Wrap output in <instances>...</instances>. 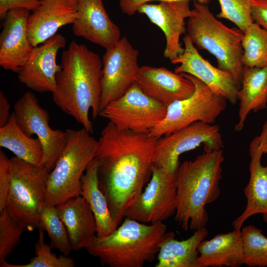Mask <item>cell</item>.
<instances>
[{
    "instance_id": "6da1fadb",
    "label": "cell",
    "mask_w": 267,
    "mask_h": 267,
    "mask_svg": "<svg viewBox=\"0 0 267 267\" xmlns=\"http://www.w3.org/2000/svg\"><path fill=\"white\" fill-rule=\"evenodd\" d=\"M156 140L149 134L120 129L110 122L101 133L94 157L99 186L117 226L151 178Z\"/></svg>"
},
{
    "instance_id": "7a4b0ae2",
    "label": "cell",
    "mask_w": 267,
    "mask_h": 267,
    "mask_svg": "<svg viewBox=\"0 0 267 267\" xmlns=\"http://www.w3.org/2000/svg\"><path fill=\"white\" fill-rule=\"evenodd\" d=\"M52 99L90 134L93 132L89 112L95 119L100 112L102 61L84 44L72 41L63 51Z\"/></svg>"
},
{
    "instance_id": "3957f363",
    "label": "cell",
    "mask_w": 267,
    "mask_h": 267,
    "mask_svg": "<svg viewBox=\"0 0 267 267\" xmlns=\"http://www.w3.org/2000/svg\"><path fill=\"white\" fill-rule=\"evenodd\" d=\"M222 149L204 152L179 164L176 172L177 207L175 220L182 229L205 227L209 217L205 206L220 194Z\"/></svg>"
},
{
    "instance_id": "277c9868",
    "label": "cell",
    "mask_w": 267,
    "mask_h": 267,
    "mask_svg": "<svg viewBox=\"0 0 267 267\" xmlns=\"http://www.w3.org/2000/svg\"><path fill=\"white\" fill-rule=\"evenodd\" d=\"M119 225L105 236L96 235L86 248L89 254L110 267H142L153 261L167 233L163 222L147 224L124 218Z\"/></svg>"
},
{
    "instance_id": "5b68a950",
    "label": "cell",
    "mask_w": 267,
    "mask_h": 267,
    "mask_svg": "<svg viewBox=\"0 0 267 267\" xmlns=\"http://www.w3.org/2000/svg\"><path fill=\"white\" fill-rule=\"evenodd\" d=\"M186 31L192 43L216 58L218 68L230 72L239 89L244 66L241 61L243 32L218 20L207 4L193 0Z\"/></svg>"
},
{
    "instance_id": "8992f818",
    "label": "cell",
    "mask_w": 267,
    "mask_h": 267,
    "mask_svg": "<svg viewBox=\"0 0 267 267\" xmlns=\"http://www.w3.org/2000/svg\"><path fill=\"white\" fill-rule=\"evenodd\" d=\"M66 131L65 145L49 174L46 205L57 206L81 195L82 177L98 148V140L84 128Z\"/></svg>"
},
{
    "instance_id": "52a82bcc",
    "label": "cell",
    "mask_w": 267,
    "mask_h": 267,
    "mask_svg": "<svg viewBox=\"0 0 267 267\" xmlns=\"http://www.w3.org/2000/svg\"><path fill=\"white\" fill-rule=\"evenodd\" d=\"M10 185L6 208L26 230L40 227L49 172L17 157L9 159Z\"/></svg>"
},
{
    "instance_id": "ba28073f",
    "label": "cell",
    "mask_w": 267,
    "mask_h": 267,
    "mask_svg": "<svg viewBox=\"0 0 267 267\" xmlns=\"http://www.w3.org/2000/svg\"><path fill=\"white\" fill-rule=\"evenodd\" d=\"M180 74L193 82L195 91L189 97L167 107L164 119L149 133L156 139L195 122L214 124L226 108L227 100L224 97L216 94L197 78L186 73Z\"/></svg>"
},
{
    "instance_id": "9c48e42d",
    "label": "cell",
    "mask_w": 267,
    "mask_h": 267,
    "mask_svg": "<svg viewBox=\"0 0 267 267\" xmlns=\"http://www.w3.org/2000/svg\"><path fill=\"white\" fill-rule=\"evenodd\" d=\"M167 107L144 93L134 82L119 98L108 103L99 116L118 128L149 134L164 119Z\"/></svg>"
},
{
    "instance_id": "30bf717a",
    "label": "cell",
    "mask_w": 267,
    "mask_h": 267,
    "mask_svg": "<svg viewBox=\"0 0 267 267\" xmlns=\"http://www.w3.org/2000/svg\"><path fill=\"white\" fill-rule=\"evenodd\" d=\"M201 144L204 152L222 149L223 142L218 125L197 121L157 139L153 164L176 174L179 156Z\"/></svg>"
},
{
    "instance_id": "8fae6325",
    "label": "cell",
    "mask_w": 267,
    "mask_h": 267,
    "mask_svg": "<svg viewBox=\"0 0 267 267\" xmlns=\"http://www.w3.org/2000/svg\"><path fill=\"white\" fill-rule=\"evenodd\" d=\"M177 189L176 173L153 164L149 182L126 209L124 218L144 223L167 220L176 213Z\"/></svg>"
},
{
    "instance_id": "7c38bea8",
    "label": "cell",
    "mask_w": 267,
    "mask_h": 267,
    "mask_svg": "<svg viewBox=\"0 0 267 267\" xmlns=\"http://www.w3.org/2000/svg\"><path fill=\"white\" fill-rule=\"evenodd\" d=\"M13 113L23 132L30 136L36 134L41 141L44 150L42 165L50 172L65 145L66 131L51 128L48 112L30 91L24 93L16 102Z\"/></svg>"
},
{
    "instance_id": "4fadbf2b",
    "label": "cell",
    "mask_w": 267,
    "mask_h": 267,
    "mask_svg": "<svg viewBox=\"0 0 267 267\" xmlns=\"http://www.w3.org/2000/svg\"><path fill=\"white\" fill-rule=\"evenodd\" d=\"M138 57V50L126 37L106 49L102 60L100 111L125 94L135 82L140 68Z\"/></svg>"
},
{
    "instance_id": "5bb4252c",
    "label": "cell",
    "mask_w": 267,
    "mask_h": 267,
    "mask_svg": "<svg viewBox=\"0 0 267 267\" xmlns=\"http://www.w3.org/2000/svg\"><path fill=\"white\" fill-rule=\"evenodd\" d=\"M184 51L171 61L179 64L174 72L191 75L204 83L216 94L232 104L238 100L239 89L232 74L212 65L199 53L187 35L183 38Z\"/></svg>"
},
{
    "instance_id": "9a60e30c",
    "label": "cell",
    "mask_w": 267,
    "mask_h": 267,
    "mask_svg": "<svg viewBox=\"0 0 267 267\" xmlns=\"http://www.w3.org/2000/svg\"><path fill=\"white\" fill-rule=\"evenodd\" d=\"M66 38L56 34L43 44L34 47L25 64L18 73L20 82L39 92H53L56 77L61 69L56 63L58 51L65 47Z\"/></svg>"
},
{
    "instance_id": "2e32d148",
    "label": "cell",
    "mask_w": 267,
    "mask_h": 267,
    "mask_svg": "<svg viewBox=\"0 0 267 267\" xmlns=\"http://www.w3.org/2000/svg\"><path fill=\"white\" fill-rule=\"evenodd\" d=\"M190 0H162L158 4L144 3L137 12L145 15L163 32L166 38L164 56L170 61L184 51L180 38L186 31L185 19L191 14Z\"/></svg>"
},
{
    "instance_id": "e0dca14e",
    "label": "cell",
    "mask_w": 267,
    "mask_h": 267,
    "mask_svg": "<svg viewBox=\"0 0 267 267\" xmlns=\"http://www.w3.org/2000/svg\"><path fill=\"white\" fill-rule=\"evenodd\" d=\"M30 12L13 9L4 18L0 34V66L5 70L18 73L33 50L27 32Z\"/></svg>"
},
{
    "instance_id": "ac0fdd59",
    "label": "cell",
    "mask_w": 267,
    "mask_h": 267,
    "mask_svg": "<svg viewBox=\"0 0 267 267\" xmlns=\"http://www.w3.org/2000/svg\"><path fill=\"white\" fill-rule=\"evenodd\" d=\"M267 142V122L261 134L251 141L249 152L250 179L244 189L247 205L244 212L232 222L234 230H240L245 221L256 214H262L267 220V165L261 164L263 146Z\"/></svg>"
},
{
    "instance_id": "d6986e66",
    "label": "cell",
    "mask_w": 267,
    "mask_h": 267,
    "mask_svg": "<svg viewBox=\"0 0 267 267\" xmlns=\"http://www.w3.org/2000/svg\"><path fill=\"white\" fill-rule=\"evenodd\" d=\"M77 17L72 24L74 35L105 48L121 39L118 26L108 16L102 0H77Z\"/></svg>"
},
{
    "instance_id": "ffe728a7",
    "label": "cell",
    "mask_w": 267,
    "mask_h": 267,
    "mask_svg": "<svg viewBox=\"0 0 267 267\" xmlns=\"http://www.w3.org/2000/svg\"><path fill=\"white\" fill-rule=\"evenodd\" d=\"M135 82L144 93L166 107L189 97L195 89L190 79L163 67H140Z\"/></svg>"
},
{
    "instance_id": "44dd1931",
    "label": "cell",
    "mask_w": 267,
    "mask_h": 267,
    "mask_svg": "<svg viewBox=\"0 0 267 267\" xmlns=\"http://www.w3.org/2000/svg\"><path fill=\"white\" fill-rule=\"evenodd\" d=\"M27 22L29 40L37 46L57 34L58 29L73 24L77 17V0H40Z\"/></svg>"
},
{
    "instance_id": "7402d4cb",
    "label": "cell",
    "mask_w": 267,
    "mask_h": 267,
    "mask_svg": "<svg viewBox=\"0 0 267 267\" xmlns=\"http://www.w3.org/2000/svg\"><path fill=\"white\" fill-rule=\"evenodd\" d=\"M56 207L67 229L73 250L86 249L96 235L95 219L87 201L80 195Z\"/></svg>"
},
{
    "instance_id": "603a6c76",
    "label": "cell",
    "mask_w": 267,
    "mask_h": 267,
    "mask_svg": "<svg viewBox=\"0 0 267 267\" xmlns=\"http://www.w3.org/2000/svg\"><path fill=\"white\" fill-rule=\"evenodd\" d=\"M200 267H239L244 265L240 230H234L204 240L197 248Z\"/></svg>"
},
{
    "instance_id": "cb8c5ba5",
    "label": "cell",
    "mask_w": 267,
    "mask_h": 267,
    "mask_svg": "<svg viewBox=\"0 0 267 267\" xmlns=\"http://www.w3.org/2000/svg\"><path fill=\"white\" fill-rule=\"evenodd\" d=\"M185 240L175 239L173 232H167L157 255L156 267H200L197 250L200 243L208 236L205 227L194 231Z\"/></svg>"
},
{
    "instance_id": "d4e9b609",
    "label": "cell",
    "mask_w": 267,
    "mask_h": 267,
    "mask_svg": "<svg viewBox=\"0 0 267 267\" xmlns=\"http://www.w3.org/2000/svg\"><path fill=\"white\" fill-rule=\"evenodd\" d=\"M238 98L239 121L235 130L240 131L251 111L256 112L267 108V66L263 68L244 66Z\"/></svg>"
},
{
    "instance_id": "484cf974",
    "label": "cell",
    "mask_w": 267,
    "mask_h": 267,
    "mask_svg": "<svg viewBox=\"0 0 267 267\" xmlns=\"http://www.w3.org/2000/svg\"><path fill=\"white\" fill-rule=\"evenodd\" d=\"M98 162L94 158L89 164L81 178V194L94 216L96 236H105L117 228L108 207L107 199L99 186Z\"/></svg>"
},
{
    "instance_id": "4316f807",
    "label": "cell",
    "mask_w": 267,
    "mask_h": 267,
    "mask_svg": "<svg viewBox=\"0 0 267 267\" xmlns=\"http://www.w3.org/2000/svg\"><path fill=\"white\" fill-rule=\"evenodd\" d=\"M0 146L11 151L22 160L42 165L44 150L41 141L23 132L13 113L7 123L0 127Z\"/></svg>"
},
{
    "instance_id": "83f0119b",
    "label": "cell",
    "mask_w": 267,
    "mask_h": 267,
    "mask_svg": "<svg viewBox=\"0 0 267 267\" xmlns=\"http://www.w3.org/2000/svg\"><path fill=\"white\" fill-rule=\"evenodd\" d=\"M243 66L263 68L267 66V30L256 22L243 33L242 40Z\"/></svg>"
},
{
    "instance_id": "f1b7e54d",
    "label": "cell",
    "mask_w": 267,
    "mask_h": 267,
    "mask_svg": "<svg viewBox=\"0 0 267 267\" xmlns=\"http://www.w3.org/2000/svg\"><path fill=\"white\" fill-rule=\"evenodd\" d=\"M47 232L52 248L69 256L73 248L66 226L56 207L44 204L40 214V227Z\"/></svg>"
},
{
    "instance_id": "f546056e",
    "label": "cell",
    "mask_w": 267,
    "mask_h": 267,
    "mask_svg": "<svg viewBox=\"0 0 267 267\" xmlns=\"http://www.w3.org/2000/svg\"><path fill=\"white\" fill-rule=\"evenodd\" d=\"M244 264L249 267H267V237L261 229L249 225L241 229Z\"/></svg>"
},
{
    "instance_id": "4dcf8cb0",
    "label": "cell",
    "mask_w": 267,
    "mask_h": 267,
    "mask_svg": "<svg viewBox=\"0 0 267 267\" xmlns=\"http://www.w3.org/2000/svg\"><path fill=\"white\" fill-rule=\"evenodd\" d=\"M52 248L44 239V230L39 228L38 239L35 244V255L29 263L24 265L5 262L1 267H74V260L63 254L57 257L51 252Z\"/></svg>"
},
{
    "instance_id": "1f68e13d",
    "label": "cell",
    "mask_w": 267,
    "mask_h": 267,
    "mask_svg": "<svg viewBox=\"0 0 267 267\" xmlns=\"http://www.w3.org/2000/svg\"><path fill=\"white\" fill-rule=\"evenodd\" d=\"M25 230L6 208L0 211V267L18 245L20 236Z\"/></svg>"
},
{
    "instance_id": "d6a6232c",
    "label": "cell",
    "mask_w": 267,
    "mask_h": 267,
    "mask_svg": "<svg viewBox=\"0 0 267 267\" xmlns=\"http://www.w3.org/2000/svg\"><path fill=\"white\" fill-rule=\"evenodd\" d=\"M221 11L218 18L227 19L244 33L254 22L252 16V4L254 0H218Z\"/></svg>"
},
{
    "instance_id": "836d02e7",
    "label": "cell",
    "mask_w": 267,
    "mask_h": 267,
    "mask_svg": "<svg viewBox=\"0 0 267 267\" xmlns=\"http://www.w3.org/2000/svg\"><path fill=\"white\" fill-rule=\"evenodd\" d=\"M10 185L9 159L0 151V211L6 208Z\"/></svg>"
},
{
    "instance_id": "e575fe53",
    "label": "cell",
    "mask_w": 267,
    "mask_h": 267,
    "mask_svg": "<svg viewBox=\"0 0 267 267\" xmlns=\"http://www.w3.org/2000/svg\"><path fill=\"white\" fill-rule=\"evenodd\" d=\"M40 3V0H0V17L4 18L9 10L15 8H24L32 12Z\"/></svg>"
},
{
    "instance_id": "d590c367",
    "label": "cell",
    "mask_w": 267,
    "mask_h": 267,
    "mask_svg": "<svg viewBox=\"0 0 267 267\" xmlns=\"http://www.w3.org/2000/svg\"><path fill=\"white\" fill-rule=\"evenodd\" d=\"M251 10L254 22L267 30V0H254Z\"/></svg>"
},
{
    "instance_id": "8d00e7d4",
    "label": "cell",
    "mask_w": 267,
    "mask_h": 267,
    "mask_svg": "<svg viewBox=\"0 0 267 267\" xmlns=\"http://www.w3.org/2000/svg\"><path fill=\"white\" fill-rule=\"evenodd\" d=\"M153 0H119V5L122 11L128 15H133L137 12L140 5ZM198 2L207 4L210 0H197Z\"/></svg>"
},
{
    "instance_id": "74e56055",
    "label": "cell",
    "mask_w": 267,
    "mask_h": 267,
    "mask_svg": "<svg viewBox=\"0 0 267 267\" xmlns=\"http://www.w3.org/2000/svg\"><path fill=\"white\" fill-rule=\"evenodd\" d=\"M10 104L2 91H0V127L5 125L11 115L9 113Z\"/></svg>"
},
{
    "instance_id": "f35d334b",
    "label": "cell",
    "mask_w": 267,
    "mask_h": 267,
    "mask_svg": "<svg viewBox=\"0 0 267 267\" xmlns=\"http://www.w3.org/2000/svg\"><path fill=\"white\" fill-rule=\"evenodd\" d=\"M263 152L265 154H267V142L263 146Z\"/></svg>"
},
{
    "instance_id": "ab89813d",
    "label": "cell",
    "mask_w": 267,
    "mask_h": 267,
    "mask_svg": "<svg viewBox=\"0 0 267 267\" xmlns=\"http://www.w3.org/2000/svg\"></svg>"
}]
</instances>
